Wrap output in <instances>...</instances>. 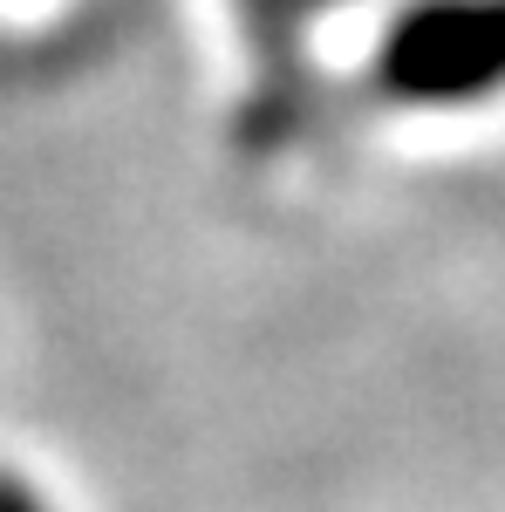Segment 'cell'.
Here are the masks:
<instances>
[{
    "label": "cell",
    "mask_w": 505,
    "mask_h": 512,
    "mask_svg": "<svg viewBox=\"0 0 505 512\" xmlns=\"http://www.w3.org/2000/svg\"><path fill=\"white\" fill-rule=\"evenodd\" d=\"M376 82L403 110H471L505 96V0H417L389 21Z\"/></svg>",
    "instance_id": "1"
}]
</instances>
